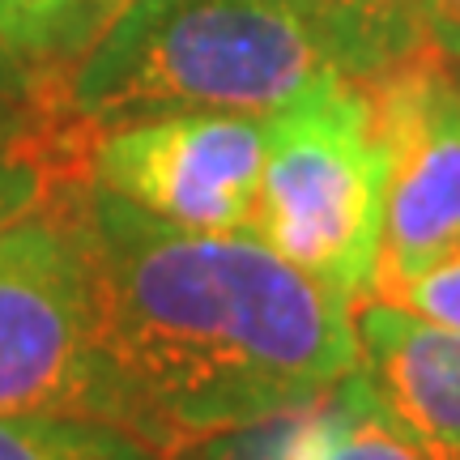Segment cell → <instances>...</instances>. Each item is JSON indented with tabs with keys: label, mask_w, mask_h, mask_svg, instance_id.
<instances>
[{
	"label": "cell",
	"mask_w": 460,
	"mask_h": 460,
	"mask_svg": "<svg viewBox=\"0 0 460 460\" xmlns=\"http://www.w3.org/2000/svg\"><path fill=\"white\" fill-rule=\"evenodd\" d=\"M94 349L111 422L158 456L315 405L358 367L354 298L252 234H197L90 192Z\"/></svg>",
	"instance_id": "1"
},
{
	"label": "cell",
	"mask_w": 460,
	"mask_h": 460,
	"mask_svg": "<svg viewBox=\"0 0 460 460\" xmlns=\"http://www.w3.org/2000/svg\"><path fill=\"white\" fill-rule=\"evenodd\" d=\"M329 73L286 0H132L51 73L107 128L163 111L273 115Z\"/></svg>",
	"instance_id": "2"
},
{
	"label": "cell",
	"mask_w": 460,
	"mask_h": 460,
	"mask_svg": "<svg viewBox=\"0 0 460 460\" xmlns=\"http://www.w3.org/2000/svg\"><path fill=\"white\" fill-rule=\"evenodd\" d=\"M384 226V146L358 82L320 73L264 115V166L247 234L345 298L371 295Z\"/></svg>",
	"instance_id": "3"
},
{
	"label": "cell",
	"mask_w": 460,
	"mask_h": 460,
	"mask_svg": "<svg viewBox=\"0 0 460 460\" xmlns=\"http://www.w3.org/2000/svg\"><path fill=\"white\" fill-rule=\"evenodd\" d=\"M90 192L68 183L0 226V413L111 422L94 349Z\"/></svg>",
	"instance_id": "4"
},
{
	"label": "cell",
	"mask_w": 460,
	"mask_h": 460,
	"mask_svg": "<svg viewBox=\"0 0 460 460\" xmlns=\"http://www.w3.org/2000/svg\"><path fill=\"white\" fill-rule=\"evenodd\" d=\"M264 166V115L163 111L94 137V188L197 234H247Z\"/></svg>",
	"instance_id": "5"
},
{
	"label": "cell",
	"mask_w": 460,
	"mask_h": 460,
	"mask_svg": "<svg viewBox=\"0 0 460 460\" xmlns=\"http://www.w3.org/2000/svg\"><path fill=\"white\" fill-rule=\"evenodd\" d=\"M367 90L384 146V226L371 295L460 243V77L439 51L379 73Z\"/></svg>",
	"instance_id": "6"
},
{
	"label": "cell",
	"mask_w": 460,
	"mask_h": 460,
	"mask_svg": "<svg viewBox=\"0 0 460 460\" xmlns=\"http://www.w3.org/2000/svg\"><path fill=\"white\" fill-rule=\"evenodd\" d=\"M358 371L430 460H460V329L362 295L354 303Z\"/></svg>",
	"instance_id": "7"
},
{
	"label": "cell",
	"mask_w": 460,
	"mask_h": 460,
	"mask_svg": "<svg viewBox=\"0 0 460 460\" xmlns=\"http://www.w3.org/2000/svg\"><path fill=\"white\" fill-rule=\"evenodd\" d=\"M94 137L99 128L68 111L51 73L31 77L22 99L0 102V226L68 183H94Z\"/></svg>",
	"instance_id": "8"
},
{
	"label": "cell",
	"mask_w": 460,
	"mask_h": 460,
	"mask_svg": "<svg viewBox=\"0 0 460 460\" xmlns=\"http://www.w3.org/2000/svg\"><path fill=\"white\" fill-rule=\"evenodd\" d=\"M312 34L324 65L349 82H376L379 73L430 51L427 0H286Z\"/></svg>",
	"instance_id": "9"
},
{
	"label": "cell",
	"mask_w": 460,
	"mask_h": 460,
	"mask_svg": "<svg viewBox=\"0 0 460 460\" xmlns=\"http://www.w3.org/2000/svg\"><path fill=\"white\" fill-rule=\"evenodd\" d=\"M298 460H430L422 444L384 410L358 367L307 410Z\"/></svg>",
	"instance_id": "10"
},
{
	"label": "cell",
	"mask_w": 460,
	"mask_h": 460,
	"mask_svg": "<svg viewBox=\"0 0 460 460\" xmlns=\"http://www.w3.org/2000/svg\"><path fill=\"white\" fill-rule=\"evenodd\" d=\"M0 460H163L146 439L102 418L0 413Z\"/></svg>",
	"instance_id": "11"
},
{
	"label": "cell",
	"mask_w": 460,
	"mask_h": 460,
	"mask_svg": "<svg viewBox=\"0 0 460 460\" xmlns=\"http://www.w3.org/2000/svg\"><path fill=\"white\" fill-rule=\"evenodd\" d=\"M82 0H0V43L17 60H65Z\"/></svg>",
	"instance_id": "12"
},
{
	"label": "cell",
	"mask_w": 460,
	"mask_h": 460,
	"mask_svg": "<svg viewBox=\"0 0 460 460\" xmlns=\"http://www.w3.org/2000/svg\"><path fill=\"white\" fill-rule=\"evenodd\" d=\"M307 410L278 413V418H264V422H252V427L217 430V435L183 444L166 460H298Z\"/></svg>",
	"instance_id": "13"
},
{
	"label": "cell",
	"mask_w": 460,
	"mask_h": 460,
	"mask_svg": "<svg viewBox=\"0 0 460 460\" xmlns=\"http://www.w3.org/2000/svg\"><path fill=\"white\" fill-rule=\"evenodd\" d=\"M376 298H388L396 307L422 315V320H435L444 329H460V243Z\"/></svg>",
	"instance_id": "14"
},
{
	"label": "cell",
	"mask_w": 460,
	"mask_h": 460,
	"mask_svg": "<svg viewBox=\"0 0 460 460\" xmlns=\"http://www.w3.org/2000/svg\"><path fill=\"white\" fill-rule=\"evenodd\" d=\"M427 39L460 77V0H427Z\"/></svg>",
	"instance_id": "15"
},
{
	"label": "cell",
	"mask_w": 460,
	"mask_h": 460,
	"mask_svg": "<svg viewBox=\"0 0 460 460\" xmlns=\"http://www.w3.org/2000/svg\"><path fill=\"white\" fill-rule=\"evenodd\" d=\"M128 4H132V0H82V4H77V31H73V48L65 51V60L73 56V51H82L85 43H90V39H94V34H99L115 13H119V9H128Z\"/></svg>",
	"instance_id": "16"
},
{
	"label": "cell",
	"mask_w": 460,
	"mask_h": 460,
	"mask_svg": "<svg viewBox=\"0 0 460 460\" xmlns=\"http://www.w3.org/2000/svg\"><path fill=\"white\" fill-rule=\"evenodd\" d=\"M34 77V73H31ZM31 77L22 82V68H17V56L4 43H0V102H9V99H22L26 90H31Z\"/></svg>",
	"instance_id": "17"
}]
</instances>
